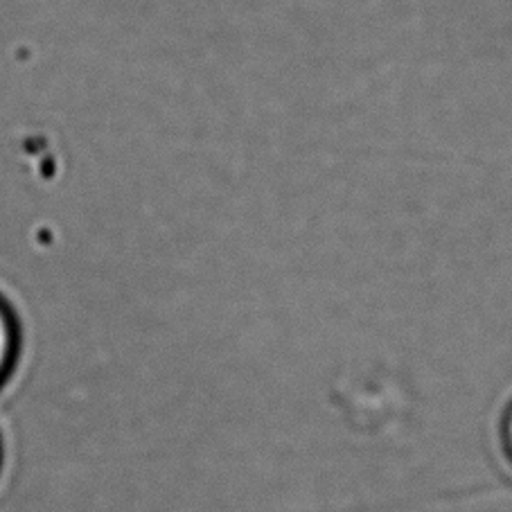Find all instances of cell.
Listing matches in <instances>:
<instances>
[{
  "instance_id": "obj_1",
  "label": "cell",
  "mask_w": 512,
  "mask_h": 512,
  "mask_svg": "<svg viewBox=\"0 0 512 512\" xmlns=\"http://www.w3.org/2000/svg\"><path fill=\"white\" fill-rule=\"evenodd\" d=\"M16 357V325L7 307L0 303V382L10 373Z\"/></svg>"
},
{
  "instance_id": "obj_2",
  "label": "cell",
  "mask_w": 512,
  "mask_h": 512,
  "mask_svg": "<svg viewBox=\"0 0 512 512\" xmlns=\"http://www.w3.org/2000/svg\"><path fill=\"white\" fill-rule=\"evenodd\" d=\"M501 440H503V449H506L508 461L512 463V404L508 406L506 416H503V425H501Z\"/></svg>"
}]
</instances>
